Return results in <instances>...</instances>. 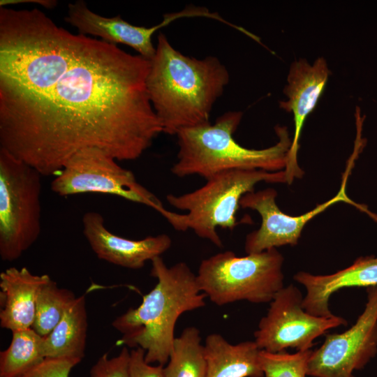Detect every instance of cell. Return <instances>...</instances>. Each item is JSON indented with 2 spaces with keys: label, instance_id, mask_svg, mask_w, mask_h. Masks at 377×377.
<instances>
[{
  "label": "cell",
  "instance_id": "cell-1",
  "mask_svg": "<svg viewBox=\"0 0 377 377\" xmlns=\"http://www.w3.org/2000/svg\"><path fill=\"white\" fill-rule=\"evenodd\" d=\"M149 67L38 8L0 7V149L42 176L87 148L138 158L163 132L147 90Z\"/></svg>",
  "mask_w": 377,
  "mask_h": 377
},
{
  "label": "cell",
  "instance_id": "cell-2",
  "mask_svg": "<svg viewBox=\"0 0 377 377\" xmlns=\"http://www.w3.org/2000/svg\"><path fill=\"white\" fill-rule=\"evenodd\" d=\"M229 78L228 69L216 57L186 56L159 33L146 87L163 132L177 135L184 128L210 123L212 107Z\"/></svg>",
  "mask_w": 377,
  "mask_h": 377
},
{
  "label": "cell",
  "instance_id": "cell-3",
  "mask_svg": "<svg viewBox=\"0 0 377 377\" xmlns=\"http://www.w3.org/2000/svg\"><path fill=\"white\" fill-rule=\"evenodd\" d=\"M155 287L135 309L130 308L112 323L122 337L118 343L145 351V361L168 363L175 341V327L184 313L206 305L196 274L184 263L168 267L161 256L151 261Z\"/></svg>",
  "mask_w": 377,
  "mask_h": 377
},
{
  "label": "cell",
  "instance_id": "cell-4",
  "mask_svg": "<svg viewBox=\"0 0 377 377\" xmlns=\"http://www.w3.org/2000/svg\"><path fill=\"white\" fill-rule=\"evenodd\" d=\"M242 112L230 111L219 116L214 124L184 128L177 133L179 150L171 172L178 177L198 175L205 179L228 170H283L292 138L286 126H276L277 142L262 149L240 145L233 134Z\"/></svg>",
  "mask_w": 377,
  "mask_h": 377
},
{
  "label": "cell",
  "instance_id": "cell-5",
  "mask_svg": "<svg viewBox=\"0 0 377 377\" xmlns=\"http://www.w3.org/2000/svg\"><path fill=\"white\" fill-rule=\"evenodd\" d=\"M206 180L202 186L193 191L167 195L170 205L187 213L169 211L165 219L175 230H192L197 236L218 247L223 244L216 228H235L238 224L236 213L240 200L254 191L256 184L261 182L287 183L284 170H232L217 173Z\"/></svg>",
  "mask_w": 377,
  "mask_h": 377
},
{
  "label": "cell",
  "instance_id": "cell-6",
  "mask_svg": "<svg viewBox=\"0 0 377 377\" xmlns=\"http://www.w3.org/2000/svg\"><path fill=\"white\" fill-rule=\"evenodd\" d=\"M283 261L276 248L244 256L226 251L200 263L197 281L201 292L218 306L242 300L270 302L284 287Z\"/></svg>",
  "mask_w": 377,
  "mask_h": 377
},
{
  "label": "cell",
  "instance_id": "cell-7",
  "mask_svg": "<svg viewBox=\"0 0 377 377\" xmlns=\"http://www.w3.org/2000/svg\"><path fill=\"white\" fill-rule=\"evenodd\" d=\"M42 175L0 149V257L18 259L41 231Z\"/></svg>",
  "mask_w": 377,
  "mask_h": 377
},
{
  "label": "cell",
  "instance_id": "cell-8",
  "mask_svg": "<svg viewBox=\"0 0 377 377\" xmlns=\"http://www.w3.org/2000/svg\"><path fill=\"white\" fill-rule=\"evenodd\" d=\"M51 190L60 196L82 193L117 195L149 207L163 217L168 210L151 192L142 186L134 174L98 148L75 154L51 182Z\"/></svg>",
  "mask_w": 377,
  "mask_h": 377
},
{
  "label": "cell",
  "instance_id": "cell-9",
  "mask_svg": "<svg viewBox=\"0 0 377 377\" xmlns=\"http://www.w3.org/2000/svg\"><path fill=\"white\" fill-rule=\"evenodd\" d=\"M304 297L297 287L282 288L270 302L254 332V341L260 350L277 353L287 348L297 351L309 350L313 341L330 329L346 325L341 316H316L302 307Z\"/></svg>",
  "mask_w": 377,
  "mask_h": 377
},
{
  "label": "cell",
  "instance_id": "cell-10",
  "mask_svg": "<svg viewBox=\"0 0 377 377\" xmlns=\"http://www.w3.org/2000/svg\"><path fill=\"white\" fill-rule=\"evenodd\" d=\"M367 302L355 324L341 333L328 334L311 353L307 375L354 377L377 353V286L367 288Z\"/></svg>",
  "mask_w": 377,
  "mask_h": 377
},
{
  "label": "cell",
  "instance_id": "cell-11",
  "mask_svg": "<svg viewBox=\"0 0 377 377\" xmlns=\"http://www.w3.org/2000/svg\"><path fill=\"white\" fill-rule=\"evenodd\" d=\"M353 164V161H350L337 195L302 215L291 216L283 213L276 202L277 192L272 188L245 194L240 200V207L255 210L261 217L260 228L246 237V253H256L284 245H297L305 225L327 208L339 202L353 205L377 222V214L369 211L366 205L353 201L347 195L346 182Z\"/></svg>",
  "mask_w": 377,
  "mask_h": 377
},
{
  "label": "cell",
  "instance_id": "cell-12",
  "mask_svg": "<svg viewBox=\"0 0 377 377\" xmlns=\"http://www.w3.org/2000/svg\"><path fill=\"white\" fill-rule=\"evenodd\" d=\"M330 74L327 61L323 57L317 58L313 64L305 59H299L290 66L287 84L283 89L287 100L279 103L281 109L293 114L295 126L286 166L283 170L288 184L303 176L304 171L297 163L300 138L304 121L317 105Z\"/></svg>",
  "mask_w": 377,
  "mask_h": 377
},
{
  "label": "cell",
  "instance_id": "cell-13",
  "mask_svg": "<svg viewBox=\"0 0 377 377\" xmlns=\"http://www.w3.org/2000/svg\"><path fill=\"white\" fill-rule=\"evenodd\" d=\"M188 9L167 13L162 22L151 27L136 26L125 21L119 15L116 17H103L91 10L83 1H77L68 5L65 21L76 28L78 34L98 37L108 43L128 45L142 57L151 60L156 52L152 36L158 29L177 19L190 17Z\"/></svg>",
  "mask_w": 377,
  "mask_h": 377
},
{
  "label": "cell",
  "instance_id": "cell-14",
  "mask_svg": "<svg viewBox=\"0 0 377 377\" xmlns=\"http://www.w3.org/2000/svg\"><path fill=\"white\" fill-rule=\"evenodd\" d=\"M83 235L96 256L110 263L133 269L161 256L172 245L166 234L134 240L114 235L105 225L103 216L87 212L82 216Z\"/></svg>",
  "mask_w": 377,
  "mask_h": 377
},
{
  "label": "cell",
  "instance_id": "cell-15",
  "mask_svg": "<svg viewBox=\"0 0 377 377\" xmlns=\"http://www.w3.org/2000/svg\"><path fill=\"white\" fill-rule=\"evenodd\" d=\"M293 278L306 290L303 309L316 316L331 317L334 314L329 301L333 293L344 288L377 286V256H360L349 267L333 274L315 275L302 271Z\"/></svg>",
  "mask_w": 377,
  "mask_h": 377
},
{
  "label": "cell",
  "instance_id": "cell-16",
  "mask_svg": "<svg viewBox=\"0 0 377 377\" xmlns=\"http://www.w3.org/2000/svg\"><path fill=\"white\" fill-rule=\"evenodd\" d=\"M48 274L36 275L27 267H12L0 274V325L11 332L32 327L36 304Z\"/></svg>",
  "mask_w": 377,
  "mask_h": 377
},
{
  "label": "cell",
  "instance_id": "cell-17",
  "mask_svg": "<svg viewBox=\"0 0 377 377\" xmlns=\"http://www.w3.org/2000/svg\"><path fill=\"white\" fill-rule=\"evenodd\" d=\"M260 352L254 341L231 344L222 335L210 334L204 344L206 377H263Z\"/></svg>",
  "mask_w": 377,
  "mask_h": 377
},
{
  "label": "cell",
  "instance_id": "cell-18",
  "mask_svg": "<svg viewBox=\"0 0 377 377\" xmlns=\"http://www.w3.org/2000/svg\"><path fill=\"white\" fill-rule=\"evenodd\" d=\"M87 327L85 297L81 295L70 304L53 330L43 337L44 357L82 360L84 356Z\"/></svg>",
  "mask_w": 377,
  "mask_h": 377
},
{
  "label": "cell",
  "instance_id": "cell-19",
  "mask_svg": "<svg viewBox=\"0 0 377 377\" xmlns=\"http://www.w3.org/2000/svg\"><path fill=\"white\" fill-rule=\"evenodd\" d=\"M200 330L186 327L175 337L165 377H206L207 364Z\"/></svg>",
  "mask_w": 377,
  "mask_h": 377
},
{
  "label": "cell",
  "instance_id": "cell-20",
  "mask_svg": "<svg viewBox=\"0 0 377 377\" xmlns=\"http://www.w3.org/2000/svg\"><path fill=\"white\" fill-rule=\"evenodd\" d=\"M43 341L31 327L13 331L9 346L0 353V377H21L41 362Z\"/></svg>",
  "mask_w": 377,
  "mask_h": 377
},
{
  "label": "cell",
  "instance_id": "cell-21",
  "mask_svg": "<svg viewBox=\"0 0 377 377\" xmlns=\"http://www.w3.org/2000/svg\"><path fill=\"white\" fill-rule=\"evenodd\" d=\"M76 297L71 290L59 288L50 278L38 292L31 328L43 337L48 335Z\"/></svg>",
  "mask_w": 377,
  "mask_h": 377
},
{
  "label": "cell",
  "instance_id": "cell-22",
  "mask_svg": "<svg viewBox=\"0 0 377 377\" xmlns=\"http://www.w3.org/2000/svg\"><path fill=\"white\" fill-rule=\"evenodd\" d=\"M311 349L288 353L260 350V361L265 377H306Z\"/></svg>",
  "mask_w": 377,
  "mask_h": 377
},
{
  "label": "cell",
  "instance_id": "cell-23",
  "mask_svg": "<svg viewBox=\"0 0 377 377\" xmlns=\"http://www.w3.org/2000/svg\"><path fill=\"white\" fill-rule=\"evenodd\" d=\"M129 360L130 351L126 346L113 357L104 353L91 367L90 377H130Z\"/></svg>",
  "mask_w": 377,
  "mask_h": 377
},
{
  "label": "cell",
  "instance_id": "cell-24",
  "mask_svg": "<svg viewBox=\"0 0 377 377\" xmlns=\"http://www.w3.org/2000/svg\"><path fill=\"white\" fill-rule=\"evenodd\" d=\"M81 362L75 358H45L21 377H69L71 369Z\"/></svg>",
  "mask_w": 377,
  "mask_h": 377
},
{
  "label": "cell",
  "instance_id": "cell-25",
  "mask_svg": "<svg viewBox=\"0 0 377 377\" xmlns=\"http://www.w3.org/2000/svg\"><path fill=\"white\" fill-rule=\"evenodd\" d=\"M130 377H165L163 365L152 366L145 361V351L135 348L130 351Z\"/></svg>",
  "mask_w": 377,
  "mask_h": 377
},
{
  "label": "cell",
  "instance_id": "cell-26",
  "mask_svg": "<svg viewBox=\"0 0 377 377\" xmlns=\"http://www.w3.org/2000/svg\"><path fill=\"white\" fill-rule=\"evenodd\" d=\"M34 3L39 4L47 8H53L57 3L56 1L52 0H1L0 7H6L10 4L22 3Z\"/></svg>",
  "mask_w": 377,
  "mask_h": 377
}]
</instances>
